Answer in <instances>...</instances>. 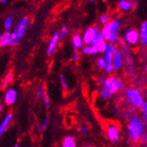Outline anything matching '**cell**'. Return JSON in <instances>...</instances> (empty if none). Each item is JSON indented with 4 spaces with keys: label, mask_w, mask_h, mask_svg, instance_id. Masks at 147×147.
Wrapping results in <instances>:
<instances>
[{
    "label": "cell",
    "mask_w": 147,
    "mask_h": 147,
    "mask_svg": "<svg viewBox=\"0 0 147 147\" xmlns=\"http://www.w3.org/2000/svg\"><path fill=\"white\" fill-rule=\"evenodd\" d=\"M145 105H146V106H147V102H145Z\"/></svg>",
    "instance_id": "39"
},
{
    "label": "cell",
    "mask_w": 147,
    "mask_h": 147,
    "mask_svg": "<svg viewBox=\"0 0 147 147\" xmlns=\"http://www.w3.org/2000/svg\"><path fill=\"white\" fill-rule=\"evenodd\" d=\"M99 21H100V24L103 26L110 21V16L109 14H103L100 17Z\"/></svg>",
    "instance_id": "29"
},
{
    "label": "cell",
    "mask_w": 147,
    "mask_h": 147,
    "mask_svg": "<svg viewBox=\"0 0 147 147\" xmlns=\"http://www.w3.org/2000/svg\"><path fill=\"white\" fill-rule=\"evenodd\" d=\"M69 34H70V30H69V28H68V26H63V28L60 29V31H59L60 38H61V39H64V38L67 37Z\"/></svg>",
    "instance_id": "26"
},
{
    "label": "cell",
    "mask_w": 147,
    "mask_h": 147,
    "mask_svg": "<svg viewBox=\"0 0 147 147\" xmlns=\"http://www.w3.org/2000/svg\"><path fill=\"white\" fill-rule=\"evenodd\" d=\"M107 79V78L105 77V76H100V77H99V78H97V79H96V83L99 85V86H101L104 82H105V80Z\"/></svg>",
    "instance_id": "35"
},
{
    "label": "cell",
    "mask_w": 147,
    "mask_h": 147,
    "mask_svg": "<svg viewBox=\"0 0 147 147\" xmlns=\"http://www.w3.org/2000/svg\"><path fill=\"white\" fill-rule=\"evenodd\" d=\"M2 110H3V105H1V106H0V111L2 112Z\"/></svg>",
    "instance_id": "37"
},
{
    "label": "cell",
    "mask_w": 147,
    "mask_h": 147,
    "mask_svg": "<svg viewBox=\"0 0 147 147\" xmlns=\"http://www.w3.org/2000/svg\"><path fill=\"white\" fill-rule=\"evenodd\" d=\"M0 3L1 5H5L7 3V0H0Z\"/></svg>",
    "instance_id": "36"
},
{
    "label": "cell",
    "mask_w": 147,
    "mask_h": 147,
    "mask_svg": "<svg viewBox=\"0 0 147 147\" xmlns=\"http://www.w3.org/2000/svg\"><path fill=\"white\" fill-rule=\"evenodd\" d=\"M146 123L143 117L139 115L132 116L128 122L127 136L128 139L131 143H138L142 141V138L146 132Z\"/></svg>",
    "instance_id": "1"
},
{
    "label": "cell",
    "mask_w": 147,
    "mask_h": 147,
    "mask_svg": "<svg viewBox=\"0 0 147 147\" xmlns=\"http://www.w3.org/2000/svg\"><path fill=\"white\" fill-rule=\"evenodd\" d=\"M76 145H77L76 139L71 136L65 137L62 141V146L63 147H75Z\"/></svg>",
    "instance_id": "20"
},
{
    "label": "cell",
    "mask_w": 147,
    "mask_h": 147,
    "mask_svg": "<svg viewBox=\"0 0 147 147\" xmlns=\"http://www.w3.org/2000/svg\"><path fill=\"white\" fill-rule=\"evenodd\" d=\"M78 130L82 135H86L88 133V128L86 126H85V125H80Z\"/></svg>",
    "instance_id": "34"
},
{
    "label": "cell",
    "mask_w": 147,
    "mask_h": 147,
    "mask_svg": "<svg viewBox=\"0 0 147 147\" xmlns=\"http://www.w3.org/2000/svg\"><path fill=\"white\" fill-rule=\"evenodd\" d=\"M106 134L108 139L114 144H117L121 142V133L117 125L114 123H109L107 126Z\"/></svg>",
    "instance_id": "6"
},
{
    "label": "cell",
    "mask_w": 147,
    "mask_h": 147,
    "mask_svg": "<svg viewBox=\"0 0 147 147\" xmlns=\"http://www.w3.org/2000/svg\"><path fill=\"white\" fill-rule=\"evenodd\" d=\"M90 1H91V2H95L96 0H90Z\"/></svg>",
    "instance_id": "38"
},
{
    "label": "cell",
    "mask_w": 147,
    "mask_h": 147,
    "mask_svg": "<svg viewBox=\"0 0 147 147\" xmlns=\"http://www.w3.org/2000/svg\"><path fill=\"white\" fill-rule=\"evenodd\" d=\"M59 40H60V35L59 33H55L53 34L52 38L50 39V41L49 42L48 48H47V54L48 56H52L54 54V52L56 51L58 43H59Z\"/></svg>",
    "instance_id": "11"
},
{
    "label": "cell",
    "mask_w": 147,
    "mask_h": 147,
    "mask_svg": "<svg viewBox=\"0 0 147 147\" xmlns=\"http://www.w3.org/2000/svg\"><path fill=\"white\" fill-rule=\"evenodd\" d=\"M100 29L98 26H90L87 29H86V31L83 34V41L85 44H91L92 41L94 38L95 34L100 32Z\"/></svg>",
    "instance_id": "8"
},
{
    "label": "cell",
    "mask_w": 147,
    "mask_h": 147,
    "mask_svg": "<svg viewBox=\"0 0 147 147\" xmlns=\"http://www.w3.org/2000/svg\"><path fill=\"white\" fill-rule=\"evenodd\" d=\"M111 28H112V21H109L107 24L102 26V28L100 29V33L102 34L104 39L109 41L111 36Z\"/></svg>",
    "instance_id": "18"
},
{
    "label": "cell",
    "mask_w": 147,
    "mask_h": 147,
    "mask_svg": "<svg viewBox=\"0 0 147 147\" xmlns=\"http://www.w3.org/2000/svg\"><path fill=\"white\" fill-rule=\"evenodd\" d=\"M124 94L128 101L132 107H134L136 109H142L144 105L145 104V101H144V98L143 94L139 90L134 89V88H129L125 90Z\"/></svg>",
    "instance_id": "4"
},
{
    "label": "cell",
    "mask_w": 147,
    "mask_h": 147,
    "mask_svg": "<svg viewBox=\"0 0 147 147\" xmlns=\"http://www.w3.org/2000/svg\"><path fill=\"white\" fill-rule=\"evenodd\" d=\"M102 39H104V37H103V35H102V34L100 33V32H98L96 34H95V36H94V38H93V40L92 41V42H91V44L92 45H97V43L99 42H100Z\"/></svg>",
    "instance_id": "27"
},
{
    "label": "cell",
    "mask_w": 147,
    "mask_h": 147,
    "mask_svg": "<svg viewBox=\"0 0 147 147\" xmlns=\"http://www.w3.org/2000/svg\"><path fill=\"white\" fill-rule=\"evenodd\" d=\"M117 7L123 12H129L132 10L133 5L129 0H120L117 4Z\"/></svg>",
    "instance_id": "16"
},
{
    "label": "cell",
    "mask_w": 147,
    "mask_h": 147,
    "mask_svg": "<svg viewBox=\"0 0 147 147\" xmlns=\"http://www.w3.org/2000/svg\"><path fill=\"white\" fill-rule=\"evenodd\" d=\"M59 80H60V84H61V86L63 87V89H64V90L68 89V83H67V81H66V78L63 73L60 74Z\"/></svg>",
    "instance_id": "28"
},
{
    "label": "cell",
    "mask_w": 147,
    "mask_h": 147,
    "mask_svg": "<svg viewBox=\"0 0 147 147\" xmlns=\"http://www.w3.org/2000/svg\"><path fill=\"white\" fill-rule=\"evenodd\" d=\"M18 92L14 88H9L5 91L4 95V102L6 106H12L16 102Z\"/></svg>",
    "instance_id": "10"
},
{
    "label": "cell",
    "mask_w": 147,
    "mask_h": 147,
    "mask_svg": "<svg viewBox=\"0 0 147 147\" xmlns=\"http://www.w3.org/2000/svg\"><path fill=\"white\" fill-rule=\"evenodd\" d=\"M80 59V53L78 51V50H76V51H74V53L72 54V56H71V60L73 61V62H78V60Z\"/></svg>",
    "instance_id": "30"
},
{
    "label": "cell",
    "mask_w": 147,
    "mask_h": 147,
    "mask_svg": "<svg viewBox=\"0 0 147 147\" xmlns=\"http://www.w3.org/2000/svg\"><path fill=\"white\" fill-rule=\"evenodd\" d=\"M123 41L127 45L135 46L140 42V33L137 28H129L123 34Z\"/></svg>",
    "instance_id": "7"
},
{
    "label": "cell",
    "mask_w": 147,
    "mask_h": 147,
    "mask_svg": "<svg viewBox=\"0 0 147 147\" xmlns=\"http://www.w3.org/2000/svg\"><path fill=\"white\" fill-rule=\"evenodd\" d=\"M44 94H45V88H44V86H43V84H40V85L38 86L37 89H36V95H37V98L42 100Z\"/></svg>",
    "instance_id": "23"
},
{
    "label": "cell",
    "mask_w": 147,
    "mask_h": 147,
    "mask_svg": "<svg viewBox=\"0 0 147 147\" xmlns=\"http://www.w3.org/2000/svg\"><path fill=\"white\" fill-rule=\"evenodd\" d=\"M49 123V116H46V117L43 119V121L42 122V123L40 124V127H39L40 132H41V133H43V132L45 131V129L48 128Z\"/></svg>",
    "instance_id": "24"
},
{
    "label": "cell",
    "mask_w": 147,
    "mask_h": 147,
    "mask_svg": "<svg viewBox=\"0 0 147 147\" xmlns=\"http://www.w3.org/2000/svg\"><path fill=\"white\" fill-rule=\"evenodd\" d=\"M81 52L87 56H94L100 53L97 46L92 44H85V46H83V48L81 49Z\"/></svg>",
    "instance_id": "15"
},
{
    "label": "cell",
    "mask_w": 147,
    "mask_h": 147,
    "mask_svg": "<svg viewBox=\"0 0 147 147\" xmlns=\"http://www.w3.org/2000/svg\"><path fill=\"white\" fill-rule=\"evenodd\" d=\"M106 60H105V57H100L97 58L96 60V66L100 69V70H104L105 67H106Z\"/></svg>",
    "instance_id": "25"
},
{
    "label": "cell",
    "mask_w": 147,
    "mask_h": 147,
    "mask_svg": "<svg viewBox=\"0 0 147 147\" xmlns=\"http://www.w3.org/2000/svg\"><path fill=\"white\" fill-rule=\"evenodd\" d=\"M140 33V43L144 47H147V20L144 21L139 28Z\"/></svg>",
    "instance_id": "14"
},
{
    "label": "cell",
    "mask_w": 147,
    "mask_h": 147,
    "mask_svg": "<svg viewBox=\"0 0 147 147\" xmlns=\"http://www.w3.org/2000/svg\"><path fill=\"white\" fill-rule=\"evenodd\" d=\"M112 64H113V67L115 69V71H121L123 66V57L121 50L119 49L116 48L115 51V54L113 57V61H112Z\"/></svg>",
    "instance_id": "9"
},
{
    "label": "cell",
    "mask_w": 147,
    "mask_h": 147,
    "mask_svg": "<svg viewBox=\"0 0 147 147\" xmlns=\"http://www.w3.org/2000/svg\"><path fill=\"white\" fill-rule=\"evenodd\" d=\"M142 113H143V118H144V122H145V123L147 125V106L145 104L142 108Z\"/></svg>",
    "instance_id": "33"
},
{
    "label": "cell",
    "mask_w": 147,
    "mask_h": 147,
    "mask_svg": "<svg viewBox=\"0 0 147 147\" xmlns=\"http://www.w3.org/2000/svg\"><path fill=\"white\" fill-rule=\"evenodd\" d=\"M121 28V22L119 20H112V28H111V36L109 40V43H115L117 41V32Z\"/></svg>",
    "instance_id": "12"
},
{
    "label": "cell",
    "mask_w": 147,
    "mask_h": 147,
    "mask_svg": "<svg viewBox=\"0 0 147 147\" xmlns=\"http://www.w3.org/2000/svg\"><path fill=\"white\" fill-rule=\"evenodd\" d=\"M124 88V82L122 78L116 76L107 78L105 82L100 86L99 94L101 100H109L115 92L122 91Z\"/></svg>",
    "instance_id": "2"
},
{
    "label": "cell",
    "mask_w": 147,
    "mask_h": 147,
    "mask_svg": "<svg viewBox=\"0 0 147 147\" xmlns=\"http://www.w3.org/2000/svg\"><path fill=\"white\" fill-rule=\"evenodd\" d=\"M11 119H12V113L11 112L7 113L4 117L3 121L1 122V124H0V136H3L4 133L6 131L11 122Z\"/></svg>",
    "instance_id": "13"
},
{
    "label": "cell",
    "mask_w": 147,
    "mask_h": 147,
    "mask_svg": "<svg viewBox=\"0 0 147 147\" xmlns=\"http://www.w3.org/2000/svg\"><path fill=\"white\" fill-rule=\"evenodd\" d=\"M11 80H12V74H11V73H9V74L6 76L5 79V82L3 83V87L6 86L8 84H10Z\"/></svg>",
    "instance_id": "31"
},
{
    "label": "cell",
    "mask_w": 147,
    "mask_h": 147,
    "mask_svg": "<svg viewBox=\"0 0 147 147\" xmlns=\"http://www.w3.org/2000/svg\"><path fill=\"white\" fill-rule=\"evenodd\" d=\"M30 25V19L28 17H23L17 23L14 30L11 33V41L10 47H15L19 45V43L22 41L25 36V34L28 31V28Z\"/></svg>",
    "instance_id": "3"
},
{
    "label": "cell",
    "mask_w": 147,
    "mask_h": 147,
    "mask_svg": "<svg viewBox=\"0 0 147 147\" xmlns=\"http://www.w3.org/2000/svg\"><path fill=\"white\" fill-rule=\"evenodd\" d=\"M109 43V41H107L106 39H102L100 42H99L97 43V48L99 49V52L100 53H102V54H104L105 51L107 50V49H108Z\"/></svg>",
    "instance_id": "21"
},
{
    "label": "cell",
    "mask_w": 147,
    "mask_h": 147,
    "mask_svg": "<svg viewBox=\"0 0 147 147\" xmlns=\"http://www.w3.org/2000/svg\"><path fill=\"white\" fill-rule=\"evenodd\" d=\"M42 101H43V103H44V105L46 107H49L50 105V99H49V96L48 93L45 92V94H44V96L42 98Z\"/></svg>",
    "instance_id": "32"
},
{
    "label": "cell",
    "mask_w": 147,
    "mask_h": 147,
    "mask_svg": "<svg viewBox=\"0 0 147 147\" xmlns=\"http://www.w3.org/2000/svg\"><path fill=\"white\" fill-rule=\"evenodd\" d=\"M71 43H72V47L75 50H78V49H81L84 46V41H83V37L78 34H76L73 35L72 37V41H71Z\"/></svg>",
    "instance_id": "17"
},
{
    "label": "cell",
    "mask_w": 147,
    "mask_h": 147,
    "mask_svg": "<svg viewBox=\"0 0 147 147\" xmlns=\"http://www.w3.org/2000/svg\"><path fill=\"white\" fill-rule=\"evenodd\" d=\"M11 41V33L10 31H5L1 36H0V46L2 48H5L9 46Z\"/></svg>",
    "instance_id": "19"
},
{
    "label": "cell",
    "mask_w": 147,
    "mask_h": 147,
    "mask_svg": "<svg viewBox=\"0 0 147 147\" xmlns=\"http://www.w3.org/2000/svg\"><path fill=\"white\" fill-rule=\"evenodd\" d=\"M115 49H116V47L115 43H109L108 49H107V50L104 53V57L107 63L106 67L104 69L106 74H112L115 71L113 64H112V61H113V57H114Z\"/></svg>",
    "instance_id": "5"
},
{
    "label": "cell",
    "mask_w": 147,
    "mask_h": 147,
    "mask_svg": "<svg viewBox=\"0 0 147 147\" xmlns=\"http://www.w3.org/2000/svg\"><path fill=\"white\" fill-rule=\"evenodd\" d=\"M13 19L12 16H8L4 22V28L5 29V31H11L12 29V26H13Z\"/></svg>",
    "instance_id": "22"
}]
</instances>
